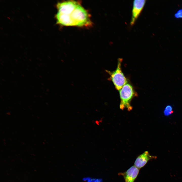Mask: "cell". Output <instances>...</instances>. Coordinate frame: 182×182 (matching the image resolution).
<instances>
[{
	"instance_id": "6da1fadb",
	"label": "cell",
	"mask_w": 182,
	"mask_h": 182,
	"mask_svg": "<svg viewBox=\"0 0 182 182\" xmlns=\"http://www.w3.org/2000/svg\"><path fill=\"white\" fill-rule=\"evenodd\" d=\"M55 18L57 24L65 26L87 27L91 26L92 24L89 13L81 5L80 3L67 13L57 12Z\"/></svg>"
},
{
	"instance_id": "7a4b0ae2",
	"label": "cell",
	"mask_w": 182,
	"mask_h": 182,
	"mask_svg": "<svg viewBox=\"0 0 182 182\" xmlns=\"http://www.w3.org/2000/svg\"><path fill=\"white\" fill-rule=\"evenodd\" d=\"M120 102V107L122 110L126 109L130 111L132 109L131 102L135 95L132 85L127 83L119 91Z\"/></svg>"
},
{
	"instance_id": "3957f363",
	"label": "cell",
	"mask_w": 182,
	"mask_h": 182,
	"mask_svg": "<svg viewBox=\"0 0 182 182\" xmlns=\"http://www.w3.org/2000/svg\"><path fill=\"white\" fill-rule=\"evenodd\" d=\"M122 59H119L116 70L112 72L107 71L110 76V78L116 88L119 91L123 86L127 83V79L123 73L121 68Z\"/></svg>"
},
{
	"instance_id": "277c9868",
	"label": "cell",
	"mask_w": 182,
	"mask_h": 182,
	"mask_svg": "<svg viewBox=\"0 0 182 182\" xmlns=\"http://www.w3.org/2000/svg\"><path fill=\"white\" fill-rule=\"evenodd\" d=\"M146 2L145 0H135L133 3L130 25H133L141 12Z\"/></svg>"
},
{
	"instance_id": "5b68a950",
	"label": "cell",
	"mask_w": 182,
	"mask_h": 182,
	"mask_svg": "<svg viewBox=\"0 0 182 182\" xmlns=\"http://www.w3.org/2000/svg\"><path fill=\"white\" fill-rule=\"evenodd\" d=\"M156 157L155 156L150 155L148 151H145L138 156L135 161L134 166L140 169L144 167L149 161L155 159Z\"/></svg>"
},
{
	"instance_id": "8992f818",
	"label": "cell",
	"mask_w": 182,
	"mask_h": 182,
	"mask_svg": "<svg viewBox=\"0 0 182 182\" xmlns=\"http://www.w3.org/2000/svg\"><path fill=\"white\" fill-rule=\"evenodd\" d=\"M140 169L134 165L126 171L119 173V174L123 177L125 182H134L139 174Z\"/></svg>"
},
{
	"instance_id": "52a82bcc",
	"label": "cell",
	"mask_w": 182,
	"mask_h": 182,
	"mask_svg": "<svg viewBox=\"0 0 182 182\" xmlns=\"http://www.w3.org/2000/svg\"><path fill=\"white\" fill-rule=\"evenodd\" d=\"M173 112L172 107L170 105H168L165 108L164 111V114L166 116L171 115Z\"/></svg>"
},
{
	"instance_id": "ba28073f",
	"label": "cell",
	"mask_w": 182,
	"mask_h": 182,
	"mask_svg": "<svg viewBox=\"0 0 182 182\" xmlns=\"http://www.w3.org/2000/svg\"><path fill=\"white\" fill-rule=\"evenodd\" d=\"M181 11H180V13L178 12V13L179 14H181ZM180 17H182V15L181 14H180Z\"/></svg>"
}]
</instances>
